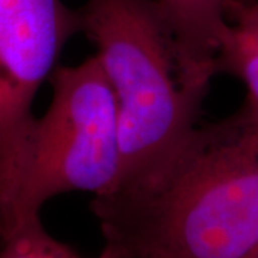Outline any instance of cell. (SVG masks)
Instances as JSON below:
<instances>
[{
  "label": "cell",
  "instance_id": "ba28073f",
  "mask_svg": "<svg viewBox=\"0 0 258 258\" xmlns=\"http://www.w3.org/2000/svg\"><path fill=\"white\" fill-rule=\"evenodd\" d=\"M255 258H258V255H257V257H255Z\"/></svg>",
  "mask_w": 258,
  "mask_h": 258
},
{
  "label": "cell",
  "instance_id": "3957f363",
  "mask_svg": "<svg viewBox=\"0 0 258 258\" xmlns=\"http://www.w3.org/2000/svg\"><path fill=\"white\" fill-rule=\"evenodd\" d=\"M49 83L52 101L32 126L5 240L39 220L42 207L56 195H101L120 179L118 105L98 57L59 64Z\"/></svg>",
  "mask_w": 258,
  "mask_h": 258
},
{
  "label": "cell",
  "instance_id": "5b68a950",
  "mask_svg": "<svg viewBox=\"0 0 258 258\" xmlns=\"http://www.w3.org/2000/svg\"><path fill=\"white\" fill-rule=\"evenodd\" d=\"M194 69L217 76V53L231 15L247 0H154Z\"/></svg>",
  "mask_w": 258,
  "mask_h": 258
},
{
  "label": "cell",
  "instance_id": "6da1fadb",
  "mask_svg": "<svg viewBox=\"0 0 258 258\" xmlns=\"http://www.w3.org/2000/svg\"><path fill=\"white\" fill-rule=\"evenodd\" d=\"M91 207L99 258H255L258 123L241 108L200 123L161 164Z\"/></svg>",
  "mask_w": 258,
  "mask_h": 258
},
{
  "label": "cell",
  "instance_id": "7a4b0ae2",
  "mask_svg": "<svg viewBox=\"0 0 258 258\" xmlns=\"http://www.w3.org/2000/svg\"><path fill=\"white\" fill-rule=\"evenodd\" d=\"M78 10L116 98L120 182L161 164L200 125L215 76L186 62L154 0H85Z\"/></svg>",
  "mask_w": 258,
  "mask_h": 258
},
{
  "label": "cell",
  "instance_id": "277c9868",
  "mask_svg": "<svg viewBox=\"0 0 258 258\" xmlns=\"http://www.w3.org/2000/svg\"><path fill=\"white\" fill-rule=\"evenodd\" d=\"M76 33L79 10L62 0H0V241L25 166L36 95Z\"/></svg>",
  "mask_w": 258,
  "mask_h": 258
},
{
  "label": "cell",
  "instance_id": "52a82bcc",
  "mask_svg": "<svg viewBox=\"0 0 258 258\" xmlns=\"http://www.w3.org/2000/svg\"><path fill=\"white\" fill-rule=\"evenodd\" d=\"M0 258H83L74 248L53 238L40 218L13 232L0 244Z\"/></svg>",
  "mask_w": 258,
  "mask_h": 258
},
{
  "label": "cell",
  "instance_id": "8992f818",
  "mask_svg": "<svg viewBox=\"0 0 258 258\" xmlns=\"http://www.w3.org/2000/svg\"><path fill=\"white\" fill-rule=\"evenodd\" d=\"M218 74H230L245 88L241 109L258 123V0H247L231 15L217 53Z\"/></svg>",
  "mask_w": 258,
  "mask_h": 258
}]
</instances>
